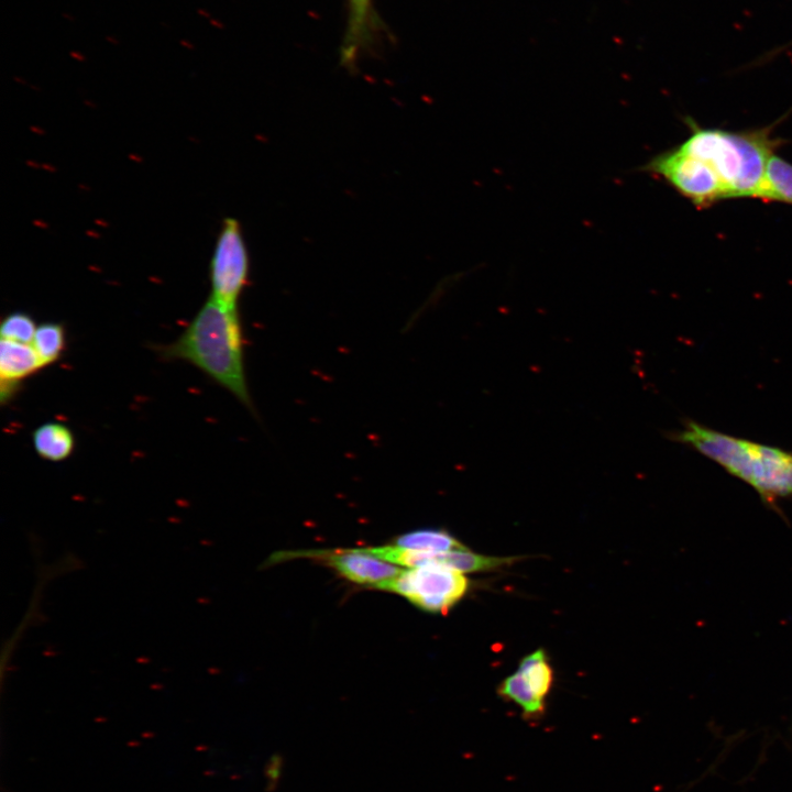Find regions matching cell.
<instances>
[{
  "instance_id": "6da1fadb",
  "label": "cell",
  "mask_w": 792,
  "mask_h": 792,
  "mask_svg": "<svg viewBox=\"0 0 792 792\" xmlns=\"http://www.w3.org/2000/svg\"><path fill=\"white\" fill-rule=\"evenodd\" d=\"M157 352L164 360L185 361L196 366L254 413L238 308H229L209 297L182 334L174 342L157 346Z\"/></svg>"
},
{
  "instance_id": "7a4b0ae2",
  "label": "cell",
  "mask_w": 792,
  "mask_h": 792,
  "mask_svg": "<svg viewBox=\"0 0 792 792\" xmlns=\"http://www.w3.org/2000/svg\"><path fill=\"white\" fill-rule=\"evenodd\" d=\"M688 138L679 146L711 169L725 199L761 198L769 160L784 144L774 124L746 131L702 128L686 118Z\"/></svg>"
},
{
  "instance_id": "3957f363",
  "label": "cell",
  "mask_w": 792,
  "mask_h": 792,
  "mask_svg": "<svg viewBox=\"0 0 792 792\" xmlns=\"http://www.w3.org/2000/svg\"><path fill=\"white\" fill-rule=\"evenodd\" d=\"M751 485L767 499L792 495V454L686 421L673 437Z\"/></svg>"
},
{
  "instance_id": "277c9868",
  "label": "cell",
  "mask_w": 792,
  "mask_h": 792,
  "mask_svg": "<svg viewBox=\"0 0 792 792\" xmlns=\"http://www.w3.org/2000/svg\"><path fill=\"white\" fill-rule=\"evenodd\" d=\"M640 170L662 179L697 208L725 200L719 182L711 169L679 145L653 156Z\"/></svg>"
},
{
  "instance_id": "5b68a950",
  "label": "cell",
  "mask_w": 792,
  "mask_h": 792,
  "mask_svg": "<svg viewBox=\"0 0 792 792\" xmlns=\"http://www.w3.org/2000/svg\"><path fill=\"white\" fill-rule=\"evenodd\" d=\"M468 585L463 573L441 564H427L402 571L382 590L403 595L421 609L447 613L465 595Z\"/></svg>"
},
{
  "instance_id": "8992f818",
  "label": "cell",
  "mask_w": 792,
  "mask_h": 792,
  "mask_svg": "<svg viewBox=\"0 0 792 792\" xmlns=\"http://www.w3.org/2000/svg\"><path fill=\"white\" fill-rule=\"evenodd\" d=\"M249 276L250 256L242 229L238 220L227 218L222 222L210 262V297L223 306L238 308Z\"/></svg>"
},
{
  "instance_id": "52a82bcc",
  "label": "cell",
  "mask_w": 792,
  "mask_h": 792,
  "mask_svg": "<svg viewBox=\"0 0 792 792\" xmlns=\"http://www.w3.org/2000/svg\"><path fill=\"white\" fill-rule=\"evenodd\" d=\"M327 558L328 563L351 582L382 587L402 573V570L373 556L366 549H350L332 553H316Z\"/></svg>"
},
{
  "instance_id": "ba28073f",
  "label": "cell",
  "mask_w": 792,
  "mask_h": 792,
  "mask_svg": "<svg viewBox=\"0 0 792 792\" xmlns=\"http://www.w3.org/2000/svg\"><path fill=\"white\" fill-rule=\"evenodd\" d=\"M378 30L373 0H348L345 30L341 46V61L352 67L361 53L369 48Z\"/></svg>"
},
{
  "instance_id": "9c48e42d",
  "label": "cell",
  "mask_w": 792,
  "mask_h": 792,
  "mask_svg": "<svg viewBox=\"0 0 792 792\" xmlns=\"http://www.w3.org/2000/svg\"><path fill=\"white\" fill-rule=\"evenodd\" d=\"M44 367L31 343L1 339L0 397L6 404L16 393L20 382Z\"/></svg>"
},
{
  "instance_id": "30bf717a",
  "label": "cell",
  "mask_w": 792,
  "mask_h": 792,
  "mask_svg": "<svg viewBox=\"0 0 792 792\" xmlns=\"http://www.w3.org/2000/svg\"><path fill=\"white\" fill-rule=\"evenodd\" d=\"M32 443L36 454L42 459L61 462L73 453L75 438L66 425L48 421L40 425L33 431Z\"/></svg>"
},
{
  "instance_id": "8fae6325",
  "label": "cell",
  "mask_w": 792,
  "mask_h": 792,
  "mask_svg": "<svg viewBox=\"0 0 792 792\" xmlns=\"http://www.w3.org/2000/svg\"><path fill=\"white\" fill-rule=\"evenodd\" d=\"M517 557H491L471 552L466 549L437 552L433 564H441L461 573L487 571L512 563Z\"/></svg>"
},
{
  "instance_id": "7c38bea8",
  "label": "cell",
  "mask_w": 792,
  "mask_h": 792,
  "mask_svg": "<svg viewBox=\"0 0 792 792\" xmlns=\"http://www.w3.org/2000/svg\"><path fill=\"white\" fill-rule=\"evenodd\" d=\"M760 199L792 205V164L777 153L769 160Z\"/></svg>"
},
{
  "instance_id": "4fadbf2b",
  "label": "cell",
  "mask_w": 792,
  "mask_h": 792,
  "mask_svg": "<svg viewBox=\"0 0 792 792\" xmlns=\"http://www.w3.org/2000/svg\"><path fill=\"white\" fill-rule=\"evenodd\" d=\"M395 546L428 552H447L466 549L448 531L442 529H418L398 536Z\"/></svg>"
},
{
  "instance_id": "5bb4252c",
  "label": "cell",
  "mask_w": 792,
  "mask_h": 792,
  "mask_svg": "<svg viewBox=\"0 0 792 792\" xmlns=\"http://www.w3.org/2000/svg\"><path fill=\"white\" fill-rule=\"evenodd\" d=\"M498 693L520 706L524 715L528 718H537L544 712V701L534 693L519 671L507 676L501 683Z\"/></svg>"
},
{
  "instance_id": "9a60e30c",
  "label": "cell",
  "mask_w": 792,
  "mask_h": 792,
  "mask_svg": "<svg viewBox=\"0 0 792 792\" xmlns=\"http://www.w3.org/2000/svg\"><path fill=\"white\" fill-rule=\"evenodd\" d=\"M41 363L47 366L63 355L66 348L64 326L58 322H44L37 326L32 341Z\"/></svg>"
},
{
  "instance_id": "2e32d148",
  "label": "cell",
  "mask_w": 792,
  "mask_h": 792,
  "mask_svg": "<svg viewBox=\"0 0 792 792\" xmlns=\"http://www.w3.org/2000/svg\"><path fill=\"white\" fill-rule=\"evenodd\" d=\"M517 671H519L534 693L544 701L553 681L552 669L547 660L546 652L538 649L526 656Z\"/></svg>"
},
{
  "instance_id": "e0dca14e",
  "label": "cell",
  "mask_w": 792,
  "mask_h": 792,
  "mask_svg": "<svg viewBox=\"0 0 792 792\" xmlns=\"http://www.w3.org/2000/svg\"><path fill=\"white\" fill-rule=\"evenodd\" d=\"M34 319L22 311H14L7 315L0 324L1 339L32 343L36 331Z\"/></svg>"
},
{
  "instance_id": "ac0fdd59",
  "label": "cell",
  "mask_w": 792,
  "mask_h": 792,
  "mask_svg": "<svg viewBox=\"0 0 792 792\" xmlns=\"http://www.w3.org/2000/svg\"><path fill=\"white\" fill-rule=\"evenodd\" d=\"M279 766H280L279 758L278 759L273 758L272 763L268 765L270 770L267 771V774L271 778V780L275 781L278 778Z\"/></svg>"
}]
</instances>
